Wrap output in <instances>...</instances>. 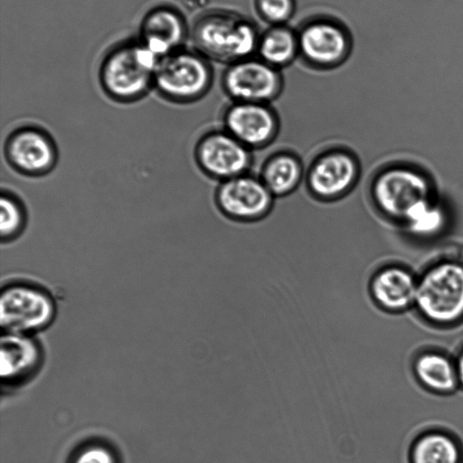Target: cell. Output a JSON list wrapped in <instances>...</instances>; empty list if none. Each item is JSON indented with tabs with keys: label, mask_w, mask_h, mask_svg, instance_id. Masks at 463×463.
I'll use <instances>...</instances> for the list:
<instances>
[{
	"label": "cell",
	"mask_w": 463,
	"mask_h": 463,
	"mask_svg": "<svg viewBox=\"0 0 463 463\" xmlns=\"http://www.w3.org/2000/svg\"><path fill=\"white\" fill-rule=\"evenodd\" d=\"M360 173V164L354 155L336 147L319 154L311 162L306 174V184L314 197L332 202L354 187Z\"/></svg>",
	"instance_id": "9"
},
{
	"label": "cell",
	"mask_w": 463,
	"mask_h": 463,
	"mask_svg": "<svg viewBox=\"0 0 463 463\" xmlns=\"http://www.w3.org/2000/svg\"><path fill=\"white\" fill-rule=\"evenodd\" d=\"M457 365L460 389H463V337L453 354Z\"/></svg>",
	"instance_id": "25"
},
{
	"label": "cell",
	"mask_w": 463,
	"mask_h": 463,
	"mask_svg": "<svg viewBox=\"0 0 463 463\" xmlns=\"http://www.w3.org/2000/svg\"><path fill=\"white\" fill-rule=\"evenodd\" d=\"M371 195L381 213L405 224L433 203L431 184L426 175L404 166L381 171L371 185Z\"/></svg>",
	"instance_id": "4"
},
{
	"label": "cell",
	"mask_w": 463,
	"mask_h": 463,
	"mask_svg": "<svg viewBox=\"0 0 463 463\" xmlns=\"http://www.w3.org/2000/svg\"><path fill=\"white\" fill-rule=\"evenodd\" d=\"M413 309L428 324L451 327L463 321V262L446 260L418 277Z\"/></svg>",
	"instance_id": "2"
},
{
	"label": "cell",
	"mask_w": 463,
	"mask_h": 463,
	"mask_svg": "<svg viewBox=\"0 0 463 463\" xmlns=\"http://www.w3.org/2000/svg\"><path fill=\"white\" fill-rule=\"evenodd\" d=\"M411 371L417 383L430 393L448 396L460 389L454 356L444 350H420L412 359Z\"/></svg>",
	"instance_id": "16"
},
{
	"label": "cell",
	"mask_w": 463,
	"mask_h": 463,
	"mask_svg": "<svg viewBox=\"0 0 463 463\" xmlns=\"http://www.w3.org/2000/svg\"><path fill=\"white\" fill-rule=\"evenodd\" d=\"M260 177L274 197H284L297 190L304 177V168L295 154L279 152L263 164Z\"/></svg>",
	"instance_id": "19"
},
{
	"label": "cell",
	"mask_w": 463,
	"mask_h": 463,
	"mask_svg": "<svg viewBox=\"0 0 463 463\" xmlns=\"http://www.w3.org/2000/svg\"><path fill=\"white\" fill-rule=\"evenodd\" d=\"M259 15L270 25L286 24L296 9L295 0H255Z\"/></svg>",
	"instance_id": "22"
},
{
	"label": "cell",
	"mask_w": 463,
	"mask_h": 463,
	"mask_svg": "<svg viewBox=\"0 0 463 463\" xmlns=\"http://www.w3.org/2000/svg\"><path fill=\"white\" fill-rule=\"evenodd\" d=\"M56 307L43 289L29 284L7 286L0 296V324L10 334L33 335L53 321Z\"/></svg>",
	"instance_id": "6"
},
{
	"label": "cell",
	"mask_w": 463,
	"mask_h": 463,
	"mask_svg": "<svg viewBox=\"0 0 463 463\" xmlns=\"http://www.w3.org/2000/svg\"><path fill=\"white\" fill-rule=\"evenodd\" d=\"M71 463H118L115 452L107 445L90 443L80 449Z\"/></svg>",
	"instance_id": "24"
},
{
	"label": "cell",
	"mask_w": 463,
	"mask_h": 463,
	"mask_svg": "<svg viewBox=\"0 0 463 463\" xmlns=\"http://www.w3.org/2000/svg\"><path fill=\"white\" fill-rule=\"evenodd\" d=\"M213 78V69L206 57L196 50L181 48L160 59L154 87L170 100L190 102L209 90Z\"/></svg>",
	"instance_id": "5"
},
{
	"label": "cell",
	"mask_w": 463,
	"mask_h": 463,
	"mask_svg": "<svg viewBox=\"0 0 463 463\" xmlns=\"http://www.w3.org/2000/svg\"><path fill=\"white\" fill-rule=\"evenodd\" d=\"M2 383L7 385L22 383L33 376L43 362V351L29 335L5 333L0 344Z\"/></svg>",
	"instance_id": "15"
},
{
	"label": "cell",
	"mask_w": 463,
	"mask_h": 463,
	"mask_svg": "<svg viewBox=\"0 0 463 463\" xmlns=\"http://www.w3.org/2000/svg\"><path fill=\"white\" fill-rule=\"evenodd\" d=\"M0 233L3 241L10 240L20 232L24 216L22 205L11 195L2 194L0 202Z\"/></svg>",
	"instance_id": "21"
},
{
	"label": "cell",
	"mask_w": 463,
	"mask_h": 463,
	"mask_svg": "<svg viewBox=\"0 0 463 463\" xmlns=\"http://www.w3.org/2000/svg\"><path fill=\"white\" fill-rule=\"evenodd\" d=\"M418 277L403 266L386 265L372 275L368 292L373 304L382 311L399 314L413 309Z\"/></svg>",
	"instance_id": "13"
},
{
	"label": "cell",
	"mask_w": 463,
	"mask_h": 463,
	"mask_svg": "<svg viewBox=\"0 0 463 463\" xmlns=\"http://www.w3.org/2000/svg\"><path fill=\"white\" fill-rule=\"evenodd\" d=\"M7 156L15 168L25 174L35 175L53 165L56 151L43 132L35 128H24L8 139Z\"/></svg>",
	"instance_id": "17"
},
{
	"label": "cell",
	"mask_w": 463,
	"mask_h": 463,
	"mask_svg": "<svg viewBox=\"0 0 463 463\" xmlns=\"http://www.w3.org/2000/svg\"><path fill=\"white\" fill-rule=\"evenodd\" d=\"M274 195L259 176L244 174L221 182L215 192L218 209L239 222L258 221L273 207Z\"/></svg>",
	"instance_id": "10"
},
{
	"label": "cell",
	"mask_w": 463,
	"mask_h": 463,
	"mask_svg": "<svg viewBox=\"0 0 463 463\" xmlns=\"http://www.w3.org/2000/svg\"><path fill=\"white\" fill-rule=\"evenodd\" d=\"M279 123L268 103L233 101L224 111L223 129L250 149L275 139Z\"/></svg>",
	"instance_id": "12"
},
{
	"label": "cell",
	"mask_w": 463,
	"mask_h": 463,
	"mask_svg": "<svg viewBox=\"0 0 463 463\" xmlns=\"http://www.w3.org/2000/svg\"><path fill=\"white\" fill-rule=\"evenodd\" d=\"M256 53L279 70L289 65L299 55L297 31L287 24L270 25L260 34Z\"/></svg>",
	"instance_id": "20"
},
{
	"label": "cell",
	"mask_w": 463,
	"mask_h": 463,
	"mask_svg": "<svg viewBox=\"0 0 463 463\" xmlns=\"http://www.w3.org/2000/svg\"><path fill=\"white\" fill-rule=\"evenodd\" d=\"M409 463H463V447L448 430L430 429L412 440Z\"/></svg>",
	"instance_id": "18"
},
{
	"label": "cell",
	"mask_w": 463,
	"mask_h": 463,
	"mask_svg": "<svg viewBox=\"0 0 463 463\" xmlns=\"http://www.w3.org/2000/svg\"><path fill=\"white\" fill-rule=\"evenodd\" d=\"M260 34L251 21L230 11L206 13L191 30L197 52L208 60L227 64L251 57L257 51Z\"/></svg>",
	"instance_id": "1"
},
{
	"label": "cell",
	"mask_w": 463,
	"mask_h": 463,
	"mask_svg": "<svg viewBox=\"0 0 463 463\" xmlns=\"http://www.w3.org/2000/svg\"><path fill=\"white\" fill-rule=\"evenodd\" d=\"M222 88L233 101L269 103L282 91L280 70L259 57H249L228 64Z\"/></svg>",
	"instance_id": "8"
},
{
	"label": "cell",
	"mask_w": 463,
	"mask_h": 463,
	"mask_svg": "<svg viewBox=\"0 0 463 463\" xmlns=\"http://www.w3.org/2000/svg\"><path fill=\"white\" fill-rule=\"evenodd\" d=\"M298 33L299 56L309 66L328 70L341 65L349 56L352 38L346 27L330 17H314Z\"/></svg>",
	"instance_id": "7"
},
{
	"label": "cell",
	"mask_w": 463,
	"mask_h": 463,
	"mask_svg": "<svg viewBox=\"0 0 463 463\" xmlns=\"http://www.w3.org/2000/svg\"><path fill=\"white\" fill-rule=\"evenodd\" d=\"M187 35L183 14L175 8L159 5L149 10L140 24V42L160 59L181 49Z\"/></svg>",
	"instance_id": "14"
},
{
	"label": "cell",
	"mask_w": 463,
	"mask_h": 463,
	"mask_svg": "<svg viewBox=\"0 0 463 463\" xmlns=\"http://www.w3.org/2000/svg\"><path fill=\"white\" fill-rule=\"evenodd\" d=\"M444 222L442 211L434 203L420 211L406 226L416 234L431 235L437 232Z\"/></svg>",
	"instance_id": "23"
},
{
	"label": "cell",
	"mask_w": 463,
	"mask_h": 463,
	"mask_svg": "<svg viewBox=\"0 0 463 463\" xmlns=\"http://www.w3.org/2000/svg\"><path fill=\"white\" fill-rule=\"evenodd\" d=\"M160 58L139 42L115 46L104 57L99 80L106 93L118 101H133L154 86Z\"/></svg>",
	"instance_id": "3"
},
{
	"label": "cell",
	"mask_w": 463,
	"mask_h": 463,
	"mask_svg": "<svg viewBox=\"0 0 463 463\" xmlns=\"http://www.w3.org/2000/svg\"><path fill=\"white\" fill-rule=\"evenodd\" d=\"M195 156L203 171L221 182L247 174L252 164L251 149L225 129L206 134Z\"/></svg>",
	"instance_id": "11"
}]
</instances>
